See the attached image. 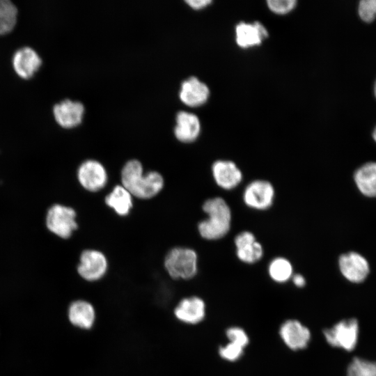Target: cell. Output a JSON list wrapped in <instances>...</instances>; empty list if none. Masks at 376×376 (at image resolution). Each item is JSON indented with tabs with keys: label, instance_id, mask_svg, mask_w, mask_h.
<instances>
[{
	"label": "cell",
	"instance_id": "1",
	"mask_svg": "<svg viewBox=\"0 0 376 376\" xmlns=\"http://www.w3.org/2000/svg\"><path fill=\"white\" fill-rule=\"evenodd\" d=\"M121 185L133 197L150 199L157 195L164 186L162 174L156 171L143 174L141 162L136 159L128 160L120 172Z\"/></svg>",
	"mask_w": 376,
	"mask_h": 376
},
{
	"label": "cell",
	"instance_id": "2",
	"mask_svg": "<svg viewBox=\"0 0 376 376\" xmlns=\"http://www.w3.org/2000/svg\"><path fill=\"white\" fill-rule=\"evenodd\" d=\"M202 209L207 218L198 224L200 235L207 240H219L226 235L232 219L231 210L226 201L221 197L210 198L203 203Z\"/></svg>",
	"mask_w": 376,
	"mask_h": 376
},
{
	"label": "cell",
	"instance_id": "3",
	"mask_svg": "<svg viewBox=\"0 0 376 376\" xmlns=\"http://www.w3.org/2000/svg\"><path fill=\"white\" fill-rule=\"evenodd\" d=\"M164 266L171 278L189 280L198 272V255L193 249L175 246L166 253Z\"/></svg>",
	"mask_w": 376,
	"mask_h": 376
},
{
	"label": "cell",
	"instance_id": "4",
	"mask_svg": "<svg viewBox=\"0 0 376 376\" xmlns=\"http://www.w3.org/2000/svg\"><path fill=\"white\" fill-rule=\"evenodd\" d=\"M77 212L74 208L60 203L47 210L45 225L47 230L61 239L70 238L78 228Z\"/></svg>",
	"mask_w": 376,
	"mask_h": 376
},
{
	"label": "cell",
	"instance_id": "5",
	"mask_svg": "<svg viewBox=\"0 0 376 376\" xmlns=\"http://www.w3.org/2000/svg\"><path fill=\"white\" fill-rule=\"evenodd\" d=\"M329 345L344 350H353L358 340L359 324L355 318L343 320L323 331Z\"/></svg>",
	"mask_w": 376,
	"mask_h": 376
},
{
	"label": "cell",
	"instance_id": "6",
	"mask_svg": "<svg viewBox=\"0 0 376 376\" xmlns=\"http://www.w3.org/2000/svg\"><path fill=\"white\" fill-rule=\"evenodd\" d=\"M79 275L88 282H95L102 279L108 269L106 256L97 249H85L79 256L77 265Z\"/></svg>",
	"mask_w": 376,
	"mask_h": 376
},
{
	"label": "cell",
	"instance_id": "7",
	"mask_svg": "<svg viewBox=\"0 0 376 376\" xmlns=\"http://www.w3.org/2000/svg\"><path fill=\"white\" fill-rule=\"evenodd\" d=\"M77 177L79 185L90 192L100 191L108 181V174L104 166L93 159H86L79 166Z\"/></svg>",
	"mask_w": 376,
	"mask_h": 376
},
{
	"label": "cell",
	"instance_id": "8",
	"mask_svg": "<svg viewBox=\"0 0 376 376\" xmlns=\"http://www.w3.org/2000/svg\"><path fill=\"white\" fill-rule=\"evenodd\" d=\"M274 196L275 190L271 182L265 180H255L246 186L242 198L247 207L265 210L272 205Z\"/></svg>",
	"mask_w": 376,
	"mask_h": 376
},
{
	"label": "cell",
	"instance_id": "9",
	"mask_svg": "<svg viewBox=\"0 0 376 376\" xmlns=\"http://www.w3.org/2000/svg\"><path fill=\"white\" fill-rule=\"evenodd\" d=\"M279 334L286 347L293 351L304 350L311 340V332L305 324L296 319L284 321Z\"/></svg>",
	"mask_w": 376,
	"mask_h": 376
},
{
	"label": "cell",
	"instance_id": "10",
	"mask_svg": "<svg viewBox=\"0 0 376 376\" xmlns=\"http://www.w3.org/2000/svg\"><path fill=\"white\" fill-rule=\"evenodd\" d=\"M206 304L198 296H190L181 299L173 308L175 318L180 322L196 325L201 323L206 316Z\"/></svg>",
	"mask_w": 376,
	"mask_h": 376
},
{
	"label": "cell",
	"instance_id": "11",
	"mask_svg": "<svg viewBox=\"0 0 376 376\" xmlns=\"http://www.w3.org/2000/svg\"><path fill=\"white\" fill-rule=\"evenodd\" d=\"M213 179L220 188L231 190L237 187L243 179L242 172L235 162L219 159L211 167Z\"/></svg>",
	"mask_w": 376,
	"mask_h": 376
},
{
	"label": "cell",
	"instance_id": "12",
	"mask_svg": "<svg viewBox=\"0 0 376 376\" xmlns=\"http://www.w3.org/2000/svg\"><path fill=\"white\" fill-rule=\"evenodd\" d=\"M236 256L242 263L253 264L259 261L263 256V247L256 240L253 233L244 230L238 233L235 239Z\"/></svg>",
	"mask_w": 376,
	"mask_h": 376
},
{
	"label": "cell",
	"instance_id": "13",
	"mask_svg": "<svg viewBox=\"0 0 376 376\" xmlns=\"http://www.w3.org/2000/svg\"><path fill=\"white\" fill-rule=\"evenodd\" d=\"M338 265L343 276L352 283L362 282L369 273L367 260L355 252L341 255Z\"/></svg>",
	"mask_w": 376,
	"mask_h": 376
},
{
	"label": "cell",
	"instance_id": "14",
	"mask_svg": "<svg viewBox=\"0 0 376 376\" xmlns=\"http://www.w3.org/2000/svg\"><path fill=\"white\" fill-rule=\"evenodd\" d=\"M84 111V106L81 102L65 99L54 106L53 114L59 125L72 128L81 122Z\"/></svg>",
	"mask_w": 376,
	"mask_h": 376
},
{
	"label": "cell",
	"instance_id": "15",
	"mask_svg": "<svg viewBox=\"0 0 376 376\" xmlns=\"http://www.w3.org/2000/svg\"><path fill=\"white\" fill-rule=\"evenodd\" d=\"M68 317L73 326L83 330H90L95 325L97 314L95 308L91 301L77 299L70 304Z\"/></svg>",
	"mask_w": 376,
	"mask_h": 376
},
{
	"label": "cell",
	"instance_id": "16",
	"mask_svg": "<svg viewBox=\"0 0 376 376\" xmlns=\"http://www.w3.org/2000/svg\"><path fill=\"white\" fill-rule=\"evenodd\" d=\"M209 95L207 85L195 76L189 77L181 83L179 97L188 106H200L207 100Z\"/></svg>",
	"mask_w": 376,
	"mask_h": 376
},
{
	"label": "cell",
	"instance_id": "17",
	"mask_svg": "<svg viewBox=\"0 0 376 376\" xmlns=\"http://www.w3.org/2000/svg\"><path fill=\"white\" fill-rule=\"evenodd\" d=\"M174 134L178 140L183 143L195 141L201 130V121L194 113L187 111H179L175 116Z\"/></svg>",
	"mask_w": 376,
	"mask_h": 376
},
{
	"label": "cell",
	"instance_id": "18",
	"mask_svg": "<svg viewBox=\"0 0 376 376\" xmlns=\"http://www.w3.org/2000/svg\"><path fill=\"white\" fill-rule=\"evenodd\" d=\"M13 66L17 75L22 79H29L38 71L42 60L38 53L29 47L17 49L13 56Z\"/></svg>",
	"mask_w": 376,
	"mask_h": 376
},
{
	"label": "cell",
	"instance_id": "19",
	"mask_svg": "<svg viewBox=\"0 0 376 376\" xmlns=\"http://www.w3.org/2000/svg\"><path fill=\"white\" fill-rule=\"evenodd\" d=\"M267 36L266 27L259 22H240L235 26V40L242 48L260 45Z\"/></svg>",
	"mask_w": 376,
	"mask_h": 376
},
{
	"label": "cell",
	"instance_id": "20",
	"mask_svg": "<svg viewBox=\"0 0 376 376\" xmlns=\"http://www.w3.org/2000/svg\"><path fill=\"white\" fill-rule=\"evenodd\" d=\"M104 201L106 205L120 217L127 216L133 207V196L122 185H116Z\"/></svg>",
	"mask_w": 376,
	"mask_h": 376
},
{
	"label": "cell",
	"instance_id": "21",
	"mask_svg": "<svg viewBox=\"0 0 376 376\" xmlns=\"http://www.w3.org/2000/svg\"><path fill=\"white\" fill-rule=\"evenodd\" d=\"M355 182L360 191L369 197L376 196V162H368L357 170Z\"/></svg>",
	"mask_w": 376,
	"mask_h": 376
},
{
	"label": "cell",
	"instance_id": "22",
	"mask_svg": "<svg viewBox=\"0 0 376 376\" xmlns=\"http://www.w3.org/2000/svg\"><path fill=\"white\" fill-rule=\"evenodd\" d=\"M268 274L271 279L278 283H284L292 279L293 267L289 260L276 257L268 265Z\"/></svg>",
	"mask_w": 376,
	"mask_h": 376
},
{
	"label": "cell",
	"instance_id": "23",
	"mask_svg": "<svg viewBox=\"0 0 376 376\" xmlns=\"http://www.w3.org/2000/svg\"><path fill=\"white\" fill-rule=\"evenodd\" d=\"M17 9L9 0H0V35L10 33L15 26Z\"/></svg>",
	"mask_w": 376,
	"mask_h": 376
},
{
	"label": "cell",
	"instance_id": "24",
	"mask_svg": "<svg viewBox=\"0 0 376 376\" xmlns=\"http://www.w3.org/2000/svg\"><path fill=\"white\" fill-rule=\"evenodd\" d=\"M347 376H376V361L355 357L347 366Z\"/></svg>",
	"mask_w": 376,
	"mask_h": 376
},
{
	"label": "cell",
	"instance_id": "25",
	"mask_svg": "<svg viewBox=\"0 0 376 376\" xmlns=\"http://www.w3.org/2000/svg\"><path fill=\"white\" fill-rule=\"evenodd\" d=\"M244 349L237 344L228 341L226 344L219 347L218 353L222 359L229 362H235L243 356Z\"/></svg>",
	"mask_w": 376,
	"mask_h": 376
},
{
	"label": "cell",
	"instance_id": "26",
	"mask_svg": "<svg viewBox=\"0 0 376 376\" xmlns=\"http://www.w3.org/2000/svg\"><path fill=\"white\" fill-rule=\"evenodd\" d=\"M227 339L245 348L249 343V338L246 331L242 327L233 326L226 330Z\"/></svg>",
	"mask_w": 376,
	"mask_h": 376
},
{
	"label": "cell",
	"instance_id": "27",
	"mask_svg": "<svg viewBox=\"0 0 376 376\" xmlns=\"http://www.w3.org/2000/svg\"><path fill=\"white\" fill-rule=\"evenodd\" d=\"M359 15L366 22H371L376 17V0H362L359 4Z\"/></svg>",
	"mask_w": 376,
	"mask_h": 376
},
{
	"label": "cell",
	"instance_id": "28",
	"mask_svg": "<svg viewBox=\"0 0 376 376\" xmlns=\"http://www.w3.org/2000/svg\"><path fill=\"white\" fill-rule=\"evenodd\" d=\"M268 8L277 14H285L290 12L296 6V0H268Z\"/></svg>",
	"mask_w": 376,
	"mask_h": 376
},
{
	"label": "cell",
	"instance_id": "29",
	"mask_svg": "<svg viewBox=\"0 0 376 376\" xmlns=\"http://www.w3.org/2000/svg\"><path fill=\"white\" fill-rule=\"evenodd\" d=\"M189 6L194 9H201L212 3L211 0H186Z\"/></svg>",
	"mask_w": 376,
	"mask_h": 376
},
{
	"label": "cell",
	"instance_id": "30",
	"mask_svg": "<svg viewBox=\"0 0 376 376\" xmlns=\"http://www.w3.org/2000/svg\"><path fill=\"white\" fill-rule=\"evenodd\" d=\"M292 281L293 284L297 288H302L306 285V279L301 274H293Z\"/></svg>",
	"mask_w": 376,
	"mask_h": 376
},
{
	"label": "cell",
	"instance_id": "31",
	"mask_svg": "<svg viewBox=\"0 0 376 376\" xmlns=\"http://www.w3.org/2000/svg\"><path fill=\"white\" fill-rule=\"evenodd\" d=\"M373 139H375V141H376V127L373 131Z\"/></svg>",
	"mask_w": 376,
	"mask_h": 376
},
{
	"label": "cell",
	"instance_id": "32",
	"mask_svg": "<svg viewBox=\"0 0 376 376\" xmlns=\"http://www.w3.org/2000/svg\"><path fill=\"white\" fill-rule=\"evenodd\" d=\"M374 92H375V97H376V81L375 82V86H374Z\"/></svg>",
	"mask_w": 376,
	"mask_h": 376
}]
</instances>
